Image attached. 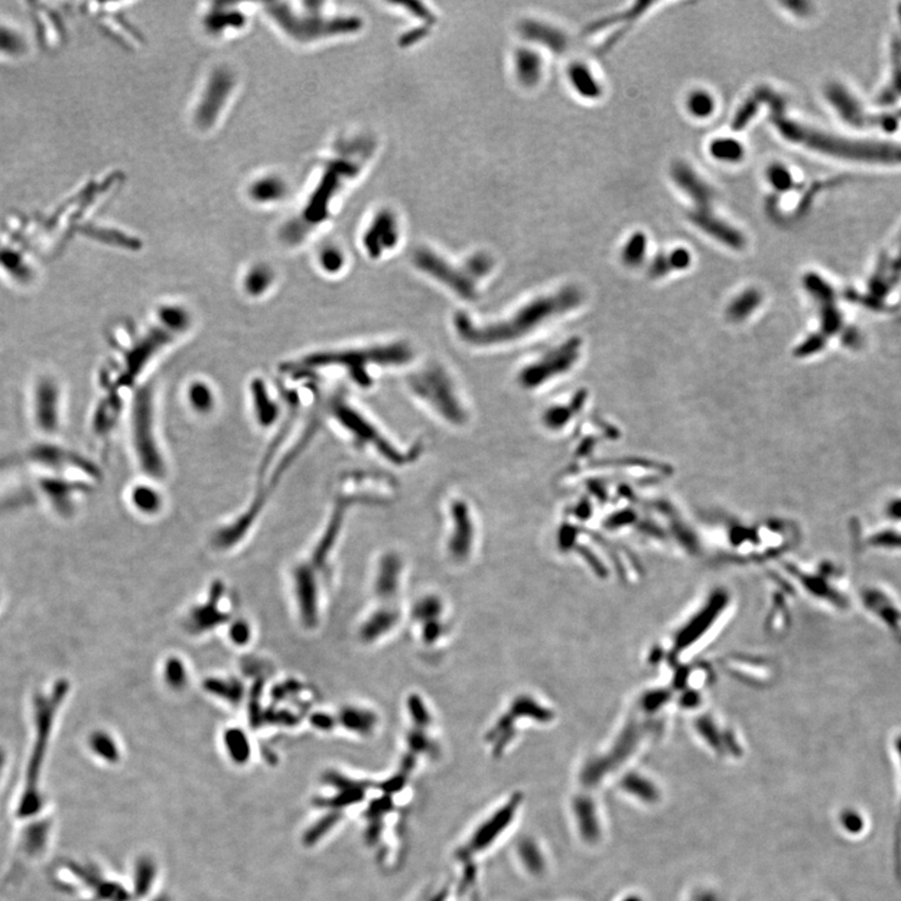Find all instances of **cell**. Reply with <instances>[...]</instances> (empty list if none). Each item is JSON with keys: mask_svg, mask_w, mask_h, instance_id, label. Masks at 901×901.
<instances>
[{"mask_svg": "<svg viewBox=\"0 0 901 901\" xmlns=\"http://www.w3.org/2000/svg\"><path fill=\"white\" fill-rule=\"evenodd\" d=\"M578 302V292L566 288L558 294L529 299L493 320L480 321L466 312H460L454 317V330L465 346L473 350L496 351L525 343Z\"/></svg>", "mask_w": 901, "mask_h": 901, "instance_id": "cell-1", "label": "cell"}, {"mask_svg": "<svg viewBox=\"0 0 901 901\" xmlns=\"http://www.w3.org/2000/svg\"><path fill=\"white\" fill-rule=\"evenodd\" d=\"M773 123L777 132L789 142L802 145L825 155L835 158L859 159V164H900L901 145L880 142H858L842 136L829 135L818 129L800 125L786 118L785 113L773 115Z\"/></svg>", "mask_w": 901, "mask_h": 901, "instance_id": "cell-2", "label": "cell"}, {"mask_svg": "<svg viewBox=\"0 0 901 901\" xmlns=\"http://www.w3.org/2000/svg\"><path fill=\"white\" fill-rule=\"evenodd\" d=\"M408 386L419 403L452 427H464L471 413L460 387L451 373L438 363L422 367L408 377Z\"/></svg>", "mask_w": 901, "mask_h": 901, "instance_id": "cell-3", "label": "cell"}, {"mask_svg": "<svg viewBox=\"0 0 901 901\" xmlns=\"http://www.w3.org/2000/svg\"><path fill=\"white\" fill-rule=\"evenodd\" d=\"M67 694L66 682H61L55 688L52 698H39L37 701V737L33 746V753L29 760L27 774H25L24 785L19 793L17 809L15 815L22 821L34 818L38 815L39 810L43 808V793H42V767H43L45 754H47L48 744L53 727L55 710L60 702L63 701Z\"/></svg>", "mask_w": 901, "mask_h": 901, "instance_id": "cell-4", "label": "cell"}, {"mask_svg": "<svg viewBox=\"0 0 901 901\" xmlns=\"http://www.w3.org/2000/svg\"><path fill=\"white\" fill-rule=\"evenodd\" d=\"M412 357V350L408 344L389 343L372 344L370 347L352 350L351 352L324 354L315 357L312 363L317 366L343 364L360 386H369L372 385L373 376L377 371L405 366Z\"/></svg>", "mask_w": 901, "mask_h": 901, "instance_id": "cell-5", "label": "cell"}, {"mask_svg": "<svg viewBox=\"0 0 901 901\" xmlns=\"http://www.w3.org/2000/svg\"><path fill=\"white\" fill-rule=\"evenodd\" d=\"M63 389L57 377L42 372L29 387L28 409L32 425L39 435L52 437L63 424Z\"/></svg>", "mask_w": 901, "mask_h": 901, "instance_id": "cell-6", "label": "cell"}, {"mask_svg": "<svg viewBox=\"0 0 901 901\" xmlns=\"http://www.w3.org/2000/svg\"><path fill=\"white\" fill-rule=\"evenodd\" d=\"M419 269L427 273L429 277L437 279L445 287L451 289L452 294L464 299H474L478 295V281L486 276L490 267L484 259H474L465 267H456L446 262V259L432 252L419 250L415 258Z\"/></svg>", "mask_w": 901, "mask_h": 901, "instance_id": "cell-7", "label": "cell"}, {"mask_svg": "<svg viewBox=\"0 0 901 901\" xmlns=\"http://www.w3.org/2000/svg\"><path fill=\"white\" fill-rule=\"evenodd\" d=\"M334 416L348 435L352 436L354 442L362 445L363 447H370L373 454L382 457L383 460L393 465H405L409 457L396 444H393L389 436L383 434L379 427L369 418L360 412L359 409L351 408L347 403L340 402L334 406Z\"/></svg>", "mask_w": 901, "mask_h": 901, "instance_id": "cell-8", "label": "cell"}, {"mask_svg": "<svg viewBox=\"0 0 901 901\" xmlns=\"http://www.w3.org/2000/svg\"><path fill=\"white\" fill-rule=\"evenodd\" d=\"M577 341L570 340L549 352L540 354L517 371L516 382L525 391L532 392L548 385L559 375L568 372L578 357Z\"/></svg>", "mask_w": 901, "mask_h": 901, "instance_id": "cell-9", "label": "cell"}, {"mask_svg": "<svg viewBox=\"0 0 901 901\" xmlns=\"http://www.w3.org/2000/svg\"><path fill=\"white\" fill-rule=\"evenodd\" d=\"M858 601L868 616L901 643V600L896 592L885 585H868L859 592Z\"/></svg>", "mask_w": 901, "mask_h": 901, "instance_id": "cell-10", "label": "cell"}, {"mask_svg": "<svg viewBox=\"0 0 901 901\" xmlns=\"http://www.w3.org/2000/svg\"><path fill=\"white\" fill-rule=\"evenodd\" d=\"M689 220L699 230L709 234L712 239L718 240L722 245L731 247V249H744L745 243H746L743 233L738 232V230L735 229L731 224L715 216L709 208H706V210L696 208V210L689 213Z\"/></svg>", "mask_w": 901, "mask_h": 901, "instance_id": "cell-11", "label": "cell"}, {"mask_svg": "<svg viewBox=\"0 0 901 901\" xmlns=\"http://www.w3.org/2000/svg\"><path fill=\"white\" fill-rule=\"evenodd\" d=\"M672 180L676 185L695 202L696 208L706 210L714 200V191L702 181L694 169L684 162H676L671 168Z\"/></svg>", "mask_w": 901, "mask_h": 901, "instance_id": "cell-12", "label": "cell"}, {"mask_svg": "<svg viewBox=\"0 0 901 901\" xmlns=\"http://www.w3.org/2000/svg\"><path fill=\"white\" fill-rule=\"evenodd\" d=\"M145 401L138 399L136 416V440L138 444L139 454H141L143 464L149 468V473L159 474V461L157 451L153 440L151 419H149V409L145 408Z\"/></svg>", "mask_w": 901, "mask_h": 901, "instance_id": "cell-13", "label": "cell"}, {"mask_svg": "<svg viewBox=\"0 0 901 901\" xmlns=\"http://www.w3.org/2000/svg\"><path fill=\"white\" fill-rule=\"evenodd\" d=\"M773 92L774 90L770 88L761 87L755 90L750 99L745 100L743 106L738 108L737 115H735L733 125H731L735 132L743 131L745 127L749 125L751 119L759 112L760 107L769 102Z\"/></svg>", "mask_w": 901, "mask_h": 901, "instance_id": "cell-14", "label": "cell"}, {"mask_svg": "<svg viewBox=\"0 0 901 901\" xmlns=\"http://www.w3.org/2000/svg\"><path fill=\"white\" fill-rule=\"evenodd\" d=\"M568 76H570L571 83L574 84L575 89L581 94L585 99H598L603 93L600 84L592 76L590 70L584 64H575L568 70Z\"/></svg>", "mask_w": 901, "mask_h": 901, "instance_id": "cell-15", "label": "cell"}, {"mask_svg": "<svg viewBox=\"0 0 901 901\" xmlns=\"http://www.w3.org/2000/svg\"><path fill=\"white\" fill-rule=\"evenodd\" d=\"M652 5V2H637L635 5L631 6L627 11L621 13H616V14L610 15L601 19V21L595 22L594 24H590L587 28V33H595V32L601 31V29L611 27V25L621 24V23L634 22L637 18H640L643 13L646 12L647 8Z\"/></svg>", "mask_w": 901, "mask_h": 901, "instance_id": "cell-16", "label": "cell"}, {"mask_svg": "<svg viewBox=\"0 0 901 901\" xmlns=\"http://www.w3.org/2000/svg\"><path fill=\"white\" fill-rule=\"evenodd\" d=\"M712 157L727 164H737L744 158V147L740 142L733 138L715 139L710 145Z\"/></svg>", "mask_w": 901, "mask_h": 901, "instance_id": "cell-17", "label": "cell"}, {"mask_svg": "<svg viewBox=\"0 0 901 901\" xmlns=\"http://www.w3.org/2000/svg\"><path fill=\"white\" fill-rule=\"evenodd\" d=\"M647 239L643 232L634 234L629 242L624 246L623 252L624 262L627 266H639L646 255Z\"/></svg>", "mask_w": 901, "mask_h": 901, "instance_id": "cell-18", "label": "cell"}, {"mask_svg": "<svg viewBox=\"0 0 901 901\" xmlns=\"http://www.w3.org/2000/svg\"><path fill=\"white\" fill-rule=\"evenodd\" d=\"M688 109L696 118H706L714 112L715 100L710 94L696 90L689 96Z\"/></svg>", "mask_w": 901, "mask_h": 901, "instance_id": "cell-19", "label": "cell"}, {"mask_svg": "<svg viewBox=\"0 0 901 901\" xmlns=\"http://www.w3.org/2000/svg\"><path fill=\"white\" fill-rule=\"evenodd\" d=\"M164 680L172 689H182L187 684L188 672L184 663L177 657H171L164 665Z\"/></svg>", "mask_w": 901, "mask_h": 901, "instance_id": "cell-20", "label": "cell"}, {"mask_svg": "<svg viewBox=\"0 0 901 901\" xmlns=\"http://www.w3.org/2000/svg\"><path fill=\"white\" fill-rule=\"evenodd\" d=\"M767 180L777 192H789L795 184L793 174L785 165L780 164H771L766 172Z\"/></svg>", "mask_w": 901, "mask_h": 901, "instance_id": "cell-21", "label": "cell"}, {"mask_svg": "<svg viewBox=\"0 0 901 901\" xmlns=\"http://www.w3.org/2000/svg\"><path fill=\"white\" fill-rule=\"evenodd\" d=\"M343 724L346 725L347 727L359 730L360 733L370 730V728L372 727L373 722H375L372 715L369 714V712L353 710V709H350V710L343 712Z\"/></svg>", "mask_w": 901, "mask_h": 901, "instance_id": "cell-22", "label": "cell"}, {"mask_svg": "<svg viewBox=\"0 0 901 901\" xmlns=\"http://www.w3.org/2000/svg\"><path fill=\"white\" fill-rule=\"evenodd\" d=\"M760 296L756 291L751 289V291L745 292L743 296H740L731 305L730 311L731 314L735 318L745 317L751 310H754L757 305H759Z\"/></svg>", "mask_w": 901, "mask_h": 901, "instance_id": "cell-23", "label": "cell"}, {"mask_svg": "<svg viewBox=\"0 0 901 901\" xmlns=\"http://www.w3.org/2000/svg\"><path fill=\"white\" fill-rule=\"evenodd\" d=\"M92 746L94 751L100 755V756L104 757V759L113 760L116 759L117 755H118V753H117L116 744L113 743L112 738L106 734L100 733L94 735Z\"/></svg>", "mask_w": 901, "mask_h": 901, "instance_id": "cell-24", "label": "cell"}, {"mask_svg": "<svg viewBox=\"0 0 901 901\" xmlns=\"http://www.w3.org/2000/svg\"><path fill=\"white\" fill-rule=\"evenodd\" d=\"M226 743L229 745L230 753H232L234 756L242 759L247 754L249 744H247V738L242 730H236V728L230 730L227 734Z\"/></svg>", "mask_w": 901, "mask_h": 901, "instance_id": "cell-25", "label": "cell"}, {"mask_svg": "<svg viewBox=\"0 0 901 901\" xmlns=\"http://www.w3.org/2000/svg\"><path fill=\"white\" fill-rule=\"evenodd\" d=\"M135 502L139 509L145 511V512H152L157 509L159 505V501L155 493L149 490H138L135 494Z\"/></svg>", "mask_w": 901, "mask_h": 901, "instance_id": "cell-26", "label": "cell"}, {"mask_svg": "<svg viewBox=\"0 0 901 901\" xmlns=\"http://www.w3.org/2000/svg\"><path fill=\"white\" fill-rule=\"evenodd\" d=\"M250 627L246 621H239V623L233 624L230 627V637L237 645L243 646L249 643L250 639Z\"/></svg>", "mask_w": 901, "mask_h": 901, "instance_id": "cell-27", "label": "cell"}, {"mask_svg": "<svg viewBox=\"0 0 901 901\" xmlns=\"http://www.w3.org/2000/svg\"><path fill=\"white\" fill-rule=\"evenodd\" d=\"M668 257L671 269H684L691 262V256L685 249H676Z\"/></svg>", "mask_w": 901, "mask_h": 901, "instance_id": "cell-28", "label": "cell"}, {"mask_svg": "<svg viewBox=\"0 0 901 901\" xmlns=\"http://www.w3.org/2000/svg\"><path fill=\"white\" fill-rule=\"evenodd\" d=\"M784 5L789 9L790 12L795 13V14L800 15V17H805V15L810 14V8L812 5L806 2H784Z\"/></svg>", "mask_w": 901, "mask_h": 901, "instance_id": "cell-29", "label": "cell"}, {"mask_svg": "<svg viewBox=\"0 0 901 901\" xmlns=\"http://www.w3.org/2000/svg\"><path fill=\"white\" fill-rule=\"evenodd\" d=\"M3 761H5V759H3V755H2V753H0V771H2Z\"/></svg>", "mask_w": 901, "mask_h": 901, "instance_id": "cell-30", "label": "cell"}]
</instances>
